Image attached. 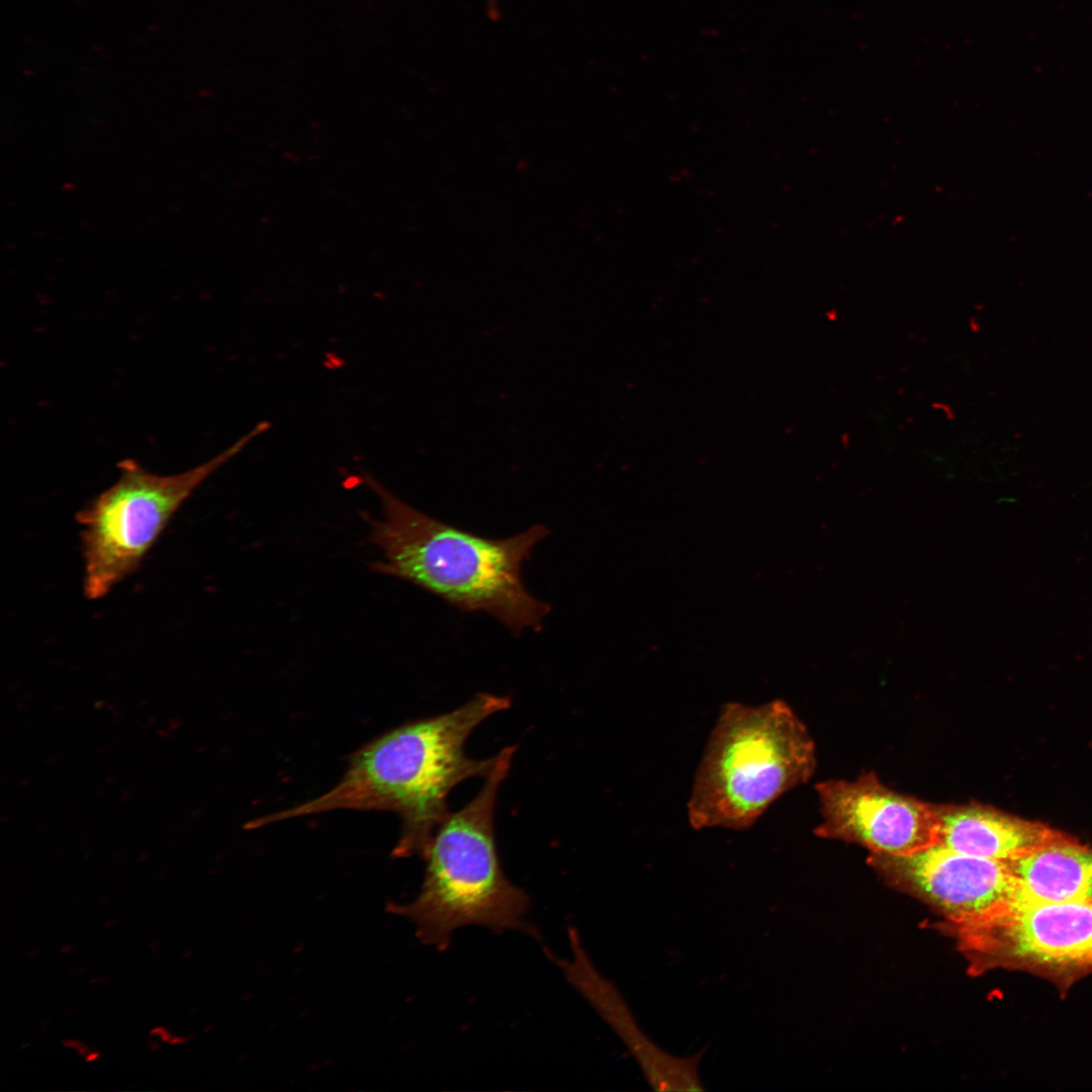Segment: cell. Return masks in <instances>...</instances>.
Wrapping results in <instances>:
<instances>
[{
	"label": "cell",
	"instance_id": "12",
	"mask_svg": "<svg viewBox=\"0 0 1092 1092\" xmlns=\"http://www.w3.org/2000/svg\"><path fill=\"white\" fill-rule=\"evenodd\" d=\"M497 1H498V0H487V11H488V15H489V16H490V17H491L492 19H495V18H497V16H498V8H497Z\"/></svg>",
	"mask_w": 1092,
	"mask_h": 1092
},
{
	"label": "cell",
	"instance_id": "9",
	"mask_svg": "<svg viewBox=\"0 0 1092 1092\" xmlns=\"http://www.w3.org/2000/svg\"><path fill=\"white\" fill-rule=\"evenodd\" d=\"M571 960L560 962L568 981L588 1000L622 1039L655 1091H701L699 1064L705 1049L675 1057L653 1042L639 1027L617 988L602 977L586 956L575 928L568 929Z\"/></svg>",
	"mask_w": 1092,
	"mask_h": 1092
},
{
	"label": "cell",
	"instance_id": "6",
	"mask_svg": "<svg viewBox=\"0 0 1092 1092\" xmlns=\"http://www.w3.org/2000/svg\"><path fill=\"white\" fill-rule=\"evenodd\" d=\"M958 930L964 949L986 963L1053 971L1092 968V901L1018 902Z\"/></svg>",
	"mask_w": 1092,
	"mask_h": 1092
},
{
	"label": "cell",
	"instance_id": "8",
	"mask_svg": "<svg viewBox=\"0 0 1092 1092\" xmlns=\"http://www.w3.org/2000/svg\"><path fill=\"white\" fill-rule=\"evenodd\" d=\"M823 838L860 844L872 853L901 855L935 842V805L896 792L874 774L816 786Z\"/></svg>",
	"mask_w": 1092,
	"mask_h": 1092
},
{
	"label": "cell",
	"instance_id": "11",
	"mask_svg": "<svg viewBox=\"0 0 1092 1092\" xmlns=\"http://www.w3.org/2000/svg\"><path fill=\"white\" fill-rule=\"evenodd\" d=\"M1004 862L1022 902L1092 901V848L1062 833Z\"/></svg>",
	"mask_w": 1092,
	"mask_h": 1092
},
{
	"label": "cell",
	"instance_id": "5",
	"mask_svg": "<svg viewBox=\"0 0 1092 1092\" xmlns=\"http://www.w3.org/2000/svg\"><path fill=\"white\" fill-rule=\"evenodd\" d=\"M269 427L258 423L209 460L176 474L152 473L132 459L119 462L117 480L76 515L86 597L101 599L134 573L183 503Z\"/></svg>",
	"mask_w": 1092,
	"mask_h": 1092
},
{
	"label": "cell",
	"instance_id": "1",
	"mask_svg": "<svg viewBox=\"0 0 1092 1092\" xmlns=\"http://www.w3.org/2000/svg\"><path fill=\"white\" fill-rule=\"evenodd\" d=\"M510 706L509 697L479 693L452 711L402 724L354 753L331 790L254 819L248 827L335 810H386L401 820L393 855L422 856L450 812V792L467 779L486 777L496 762L497 754L469 757L464 750L467 738L481 722Z\"/></svg>",
	"mask_w": 1092,
	"mask_h": 1092
},
{
	"label": "cell",
	"instance_id": "7",
	"mask_svg": "<svg viewBox=\"0 0 1092 1092\" xmlns=\"http://www.w3.org/2000/svg\"><path fill=\"white\" fill-rule=\"evenodd\" d=\"M870 861L891 882L938 907L957 928L987 921L1022 902L1006 862L938 842L908 854L872 853Z\"/></svg>",
	"mask_w": 1092,
	"mask_h": 1092
},
{
	"label": "cell",
	"instance_id": "2",
	"mask_svg": "<svg viewBox=\"0 0 1092 1092\" xmlns=\"http://www.w3.org/2000/svg\"><path fill=\"white\" fill-rule=\"evenodd\" d=\"M364 477L382 507V518L371 521L370 540L383 556L372 564L375 572L418 585L461 611L490 615L515 634L541 629L550 606L529 593L521 569L549 535L546 526L484 538L420 512Z\"/></svg>",
	"mask_w": 1092,
	"mask_h": 1092
},
{
	"label": "cell",
	"instance_id": "4",
	"mask_svg": "<svg viewBox=\"0 0 1092 1092\" xmlns=\"http://www.w3.org/2000/svg\"><path fill=\"white\" fill-rule=\"evenodd\" d=\"M815 768L813 739L786 702L726 703L696 769L689 824L695 830H746Z\"/></svg>",
	"mask_w": 1092,
	"mask_h": 1092
},
{
	"label": "cell",
	"instance_id": "10",
	"mask_svg": "<svg viewBox=\"0 0 1092 1092\" xmlns=\"http://www.w3.org/2000/svg\"><path fill=\"white\" fill-rule=\"evenodd\" d=\"M935 842L993 860H1009L1059 833L976 803L935 805Z\"/></svg>",
	"mask_w": 1092,
	"mask_h": 1092
},
{
	"label": "cell",
	"instance_id": "3",
	"mask_svg": "<svg viewBox=\"0 0 1092 1092\" xmlns=\"http://www.w3.org/2000/svg\"><path fill=\"white\" fill-rule=\"evenodd\" d=\"M515 751V745L503 748L475 797L437 827L421 856L426 867L416 899L387 905L415 924L425 944L445 949L454 930L471 924L535 932L524 919L529 897L505 876L494 838L497 791Z\"/></svg>",
	"mask_w": 1092,
	"mask_h": 1092
}]
</instances>
